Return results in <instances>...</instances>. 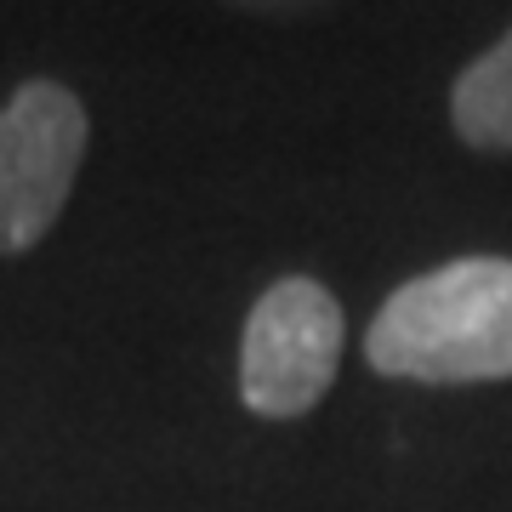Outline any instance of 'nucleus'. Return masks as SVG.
I'll return each mask as SVG.
<instances>
[{"mask_svg":"<svg viewBox=\"0 0 512 512\" xmlns=\"http://www.w3.org/2000/svg\"><path fill=\"white\" fill-rule=\"evenodd\" d=\"M342 308L313 279H279L256 296L239 342V399L256 416H308L342 365Z\"/></svg>","mask_w":512,"mask_h":512,"instance_id":"7ed1b4c3","label":"nucleus"},{"mask_svg":"<svg viewBox=\"0 0 512 512\" xmlns=\"http://www.w3.org/2000/svg\"><path fill=\"white\" fill-rule=\"evenodd\" d=\"M382 376L427 387L512 376V256H456L382 302L365 336Z\"/></svg>","mask_w":512,"mask_h":512,"instance_id":"f257e3e1","label":"nucleus"},{"mask_svg":"<svg viewBox=\"0 0 512 512\" xmlns=\"http://www.w3.org/2000/svg\"><path fill=\"white\" fill-rule=\"evenodd\" d=\"M86 137V103L57 80H29L0 103V256L52 234L86 160Z\"/></svg>","mask_w":512,"mask_h":512,"instance_id":"f03ea898","label":"nucleus"},{"mask_svg":"<svg viewBox=\"0 0 512 512\" xmlns=\"http://www.w3.org/2000/svg\"><path fill=\"white\" fill-rule=\"evenodd\" d=\"M450 120H456L461 143L512 148V29L461 69L456 92H450Z\"/></svg>","mask_w":512,"mask_h":512,"instance_id":"20e7f679","label":"nucleus"}]
</instances>
